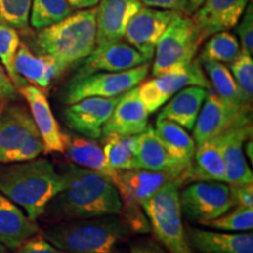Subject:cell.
I'll list each match as a JSON object with an SVG mask.
<instances>
[{
    "label": "cell",
    "instance_id": "6da1fadb",
    "mask_svg": "<svg viewBox=\"0 0 253 253\" xmlns=\"http://www.w3.org/2000/svg\"><path fill=\"white\" fill-rule=\"evenodd\" d=\"M66 185L47 204L45 219L52 224L120 214L122 201L109 179L100 173L68 163L62 169Z\"/></svg>",
    "mask_w": 253,
    "mask_h": 253
},
{
    "label": "cell",
    "instance_id": "7a4b0ae2",
    "mask_svg": "<svg viewBox=\"0 0 253 253\" xmlns=\"http://www.w3.org/2000/svg\"><path fill=\"white\" fill-rule=\"evenodd\" d=\"M65 185V173L58 172L47 158L0 167V192L23 208L33 220L42 216L50 199Z\"/></svg>",
    "mask_w": 253,
    "mask_h": 253
},
{
    "label": "cell",
    "instance_id": "3957f363",
    "mask_svg": "<svg viewBox=\"0 0 253 253\" xmlns=\"http://www.w3.org/2000/svg\"><path fill=\"white\" fill-rule=\"evenodd\" d=\"M65 253H128L131 231L120 214L60 221L41 233Z\"/></svg>",
    "mask_w": 253,
    "mask_h": 253
},
{
    "label": "cell",
    "instance_id": "277c9868",
    "mask_svg": "<svg viewBox=\"0 0 253 253\" xmlns=\"http://www.w3.org/2000/svg\"><path fill=\"white\" fill-rule=\"evenodd\" d=\"M36 45L41 55L54 60L61 75L84 61L96 46V8L81 9L58 24L38 30Z\"/></svg>",
    "mask_w": 253,
    "mask_h": 253
},
{
    "label": "cell",
    "instance_id": "5b68a950",
    "mask_svg": "<svg viewBox=\"0 0 253 253\" xmlns=\"http://www.w3.org/2000/svg\"><path fill=\"white\" fill-rule=\"evenodd\" d=\"M179 183H169L142 203L151 231L168 253H197L183 225Z\"/></svg>",
    "mask_w": 253,
    "mask_h": 253
},
{
    "label": "cell",
    "instance_id": "8992f818",
    "mask_svg": "<svg viewBox=\"0 0 253 253\" xmlns=\"http://www.w3.org/2000/svg\"><path fill=\"white\" fill-rule=\"evenodd\" d=\"M202 41L203 39L194 19L183 13L176 15L155 49L154 77L194 61Z\"/></svg>",
    "mask_w": 253,
    "mask_h": 253
},
{
    "label": "cell",
    "instance_id": "52a82bcc",
    "mask_svg": "<svg viewBox=\"0 0 253 253\" xmlns=\"http://www.w3.org/2000/svg\"><path fill=\"white\" fill-rule=\"evenodd\" d=\"M149 72V62L125 72H99L71 81L65 103L72 104L86 97H115L141 84Z\"/></svg>",
    "mask_w": 253,
    "mask_h": 253
},
{
    "label": "cell",
    "instance_id": "ba28073f",
    "mask_svg": "<svg viewBox=\"0 0 253 253\" xmlns=\"http://www.w3.org/2000/svg\"><path fill=\"white\" fill-rule=\"evenodd\" d=\"M189 86L210 89L211 82L205 77L198 61H191L182 67L173 68L157 75L138 86V96L148 113H155L164 106L176 93Z\"/></svg>",
    "mask_w": 253,
    "mask_h": 253
},
{
    "label": "cell",
    "instance_id": "9c48e42d",
    "mask_svg": "<svg viewBox=\"0 0 253 253\" xmlns=\"http://www.w3.org/2000/svg\"><path fill=\"white\" fill-rule=\"evenodd\" d=\"M182 214L188 220L203 225L233 208L230 188L225 182H192L179 192Z\"/></svg>",
    "mask_w": 253,
    "mask_h": 253
},
{
    "label": "cell",
    "instance_id": "30bf717a",
    "mask_svg": "<svg viewBox=\"0 0 253 253\" xmlns=\"http://www.w3.org/2000/svg\"><path fill=\"white\" fill-rule=\"evenodd\" d=\"M252 123L251 112H239L226 104L211 87L208 89L203 107L194 126L196 145L209 138L216 137L236 126Z\"/></svg>",
    "mask_w": 253,
    "mask_h": 253
},
{
    "label": "cell",
    "instance_id": "8fae6325",
    "mask_svg": "<svg viewBox=\"0 0 253 253\" xmlns=\"http://www.w3.org/2000/svg\"><path fill=\"white\" fill-rule=\"evenodd\" d=\"M149 60L137 49L122 40L96 45L93 52L84 60L72 81L99 72H125L136 68Z\"/></svg>",
    "mask_w": 253,
    "mask_h": 253
},
{
    "label": "cell",
    "instance_id": "7c38bea8",
    "mask_svg": "<svg viewBox=\"0 0 253 253\" xmlns=\"http://www.w3.org/2000/svg\"><path fill=\"white\" fill-rule=\"evenodd\" d=\"M179 12L170 9L142 7L126 25V42L136 48L148 60L153 59L161 37Z\"/></svg>",
    "mask_w": 253,
    "mask_h": 253
},
{
    "label": "cell",
    "instance_id": "4fadbf2b",
    "mask_svg": "<svg viewBox=\"0 0 253 253\" xmlns=\"http://www.w3.org/2000/svg\"><path fill=\"white\" fill-rule=\"evenodd\" d=\"M120 96L86 97L68 104L63 112V119L69 128L77 134L97 140L102 136L104 123L112 115Z\"/></svg>",
    "mask_w": 253,
    "mask_h": 253
},
{
    "label": "cell",
    "instance_id": "5bb4252c",
    "mask_svg": "<svg viewBox=\"0 0 253 253\" xmlns=\"http://www.w3.org/2000/svg\"><path fill=\"white\" fill-rule=\"evenodd\" d=\"M169 183H179L182 185V176L173 172L136 168L119 170L115 186L123 205H142L143 202Z\"/></svg>",
    "mask_w": 253,
    "mask_h": 253
},
{
    "label": "cell",
    "instance_id": "9a60e30c",
    "mask_svg": "<svg viewBox=\"0 0 253 253\" xmlns=\"http://www.w3.org/2000/svg\"><path fill=\"white\" fill-rule=\"evenodd\" d=\"M252 123L236 126L219 135L221 154L225 164V183H253V173L244 155L245 142L252 137Z\"/></svg>",
    "mask_w": 253,
    "mask_h": 253
},
{
    "label": "cell",
    "instance_id": "2e32d148",
    "mask_svg": "<svg viewBox=\"0 0 253 253\" xmlns=\"http://www.w3.org/2000/svg\"><path fill=\"white\" fill-rule=\"evenodd\" d=\"M36 130L33 118L25 107L6 104L0 110V163H12L17 150Z\"/></svg>",
    "mask_w": 253,
    "mask_h": 253
},
{
    "label": "cell",
    "instance_id": "e0dca14e",
    "mask_svg": "<svg viewBox=\"0 0 253 253\" xmlns=\"http://www.w3.org/2000/svg\"><path fill=\"white\" fill-rule=\"evenodd\" d=\"M248 4L249 0H204L192 18L202 39L235 27Z\"/></svg>",
    "mask_w": 253,
    "mask_h": 253
},
{
    "label": "cell",
    "instance_id": "ac0fdd59",
    "mask_svg": "<svg viewBox=\"0 0 253 253\" xmlns=\"http://www.w3.org/2000/svg\"><path fill=\"white\" fill-rule=\"evenodd\" d=\"M149 113L138 96V86L120 96L112 115L104 123L102 135H138L148 128Z\"/></svg>",
    "mask_w": 253,
    "mask_h": 253
},
{
    "label": "cell",
    "instance_id": "d6986e66",
    "mask_svg": "<svg viewBox=\"0 0 253 253\" xmlns=\"http://www.w3.org/2000/svg\"><path fill=\"white\" fill-rule=\"evenodd\" d=\"M142 6L140 0H100L96 8V45L122 40L126 25Z\"/></svg>",
    "mask_w": 253,
    "mask_h": 253
},
{
    "label": "cell",
    "instance_id": "ffe728a7",
    "mask_svg": "<svg viewBox=\"0 0 253 253\" xmlns=\"http://www.w3.org/2000/svg\"><path fill=\"white\" fill-rule=\"evenodd\" d=\"M19 94L23 95L27 101L32 118L45 144V153L63 154L65 145L62 131L53 115L46 95L39 88L31 84L19 88Z\"/></svg>",
    "mask_w": 253,
    "mask_h": 253
},
{
    "label": "cell",
    "instance_id": "44dd1931",
    "mask_svg": "<svg viewBox=\"0 0 253 253\" xmlns=\"http://www.w3.org/2000/svg\"><path fill=\"white\" fill-rule=\"evenodd\" d=\"M62 137L65 145L63 154L69 163L100 173L114 183V185L116 184L119 170L109 166L102 147L96 140L71 132H62Z\"/></svg>",
    "mask_w": 253,
    "mask_h": 253
},
{
    "label": "cell",
    "instance_id": "7402d4cb",
    "mask_svg": "<svg viewBox=\"0 0 253 253\" xmlns=\"http://www.w3.org/2000/svg\"><path fill=\"white\" fill-rule=\"evenodd\" d=\"M192 249L198 253H253V235L186 227Z\"/></svg>",
    "mask_w": 253,
    "mask_h": 253
},
{
    "label": "cell",
    "instance_id": "603a6c76",
    "mask_svg": "<svg viewBox=\"0 0 253 253\" xmlns=\"http://www.w3.org/2000/svg\"><path fill=\"white\" fill-rule=\"evenodd\" d=\"M136 163L141 169L173 172L181 176L189 167L167 149L151 126L137 135Z\"/></svg>",
    "mask_w": 253,
    "mask_h": 253
},
{
    "label": "cell",
    "instance_id": "cb8c5ba5",
    "mask_svg": "<svg viewBox=\"0 0 253 253\" xmlns=\"http://www.w3.org/2000/svg\"><path fill=\"white\" fill-rule=\"evenodd\" d=\"M225 182V164L219 135L196 145L191 163L182 175V182Z\"/></svg>",
    "mask_w": 253,
    "mask_h": 253
},
{
    "label": "cell",
    "instance_id": "d4e9b609",
    "mask_svg": "<svg viewBox=\"0 0 253 253\" xmlns=\"http://www.w3.org/2000/svg\"><path fill=\"white\" fill-rule=\"evenodd\" d=\"M39 232L37 221L0 192V244L14 250Z\"/></svg>",
    "mask_w": 253,
    "mask_h": 253
},
{
    "label": "cell",
    "instance_id": "484cf974",
    "mask_svg": "<svg viewBox=\"0 0 253 253\" xmlns=\"http://www.w3.org/2000/svg\"><path fill=\"white\" fill-rule=\"evenodd\" d=\"M207 94L208 89L202 87L183 88L166 103L157 118L175 122L185 130H192Z\"/></svg>",
    "mask_w": 253,
    "mask_h": 253
},
{
    "label": "cell",
    "instance_id": "4316f807",
    "mask_svg": "<svg viewBox=\"0 0 253 253\" xmlns=\"http://www.w3.org/2000/svg\"><path fill=\"white\" fill-rule=\"evenodd\" d=\"M14 69L24 80L40 88H48L53 79L60 77L54 60L47 55H36L20 43L14 59Z\"/></svg>",
    "mask_w": 253,
    "mask_h": 253
},
{
    "label": "cell",
    "instance_id": "83f0119b",
    "mask_svg": "<svg viewBox=\"0 0 253 253\" xmlns=\"http://www.w3.org/2000/svg\"><path fill=\"white\" fill-rule=\"evenodd\" d=\"M203 65L216 94L230 107L239 112H251V102L242 93L232 74L224 63L205 61Z\"/></svg>",
    "mask_w": 253,
    "mask_h": 253
},
{
    "label": "cell",
    "instance_id": "f1b7e54d",
    "mask_svg": "<svg viewBox=\"0 0 253 253\" xmlns=\"http://www.w3.org/2000/svg\"><path fill=\"white\" fill-rule=\"evenodd\" d=\"M154 130L173 156L190 166L196 150V142L183 126L169 120L157 118Z\"/></svg>",
    "mask_w": 253,
    "mask_h": 253
},
{
    "label": "cell",
    "instance_id": "f546056e",
    "mask_svg": "<svg viewBox=\"0 0 253 253\" xmlns=\"http://www.w3.org/2000/svg\"><path fill=\"white\" fill-rule=\"evenodd\" d=\"M102 149L109 166L115 170H130L137 168L136 149L137 135H103Z\"/></svg>",
    "mask_w": 253,
    "mask_h": 253
},
{
    "label": "cell",
    "instance_id": "4dcf8cb0",
    "mask_svg": "<svg viewBox=\"0 0 253 253\" xmlns=\"http://www.w3.org/2000/svg\"><path fill=\"white\" fill-rule=\"evenodd\" d=\"M67 0H32L30 23L36 30L58 24L73 13Z\"/></svg>",
    "mask_w": 253,
    "mask_h": 253
},
{
    "label": "cell",
    "instance_id": "1f68e13d",
    "mask_svg": "<svg viewBox=\"0 0 253 253\" xmlns=\"http://www.w3.org/2000/svg\"><path fill=\"white\" fill-rule=\"evenodd\" d=\"M240 49L237 38L230 32L223 31L211 36L210 39L205 43L203 50L197 61L199 63L205 61H214L220 63H231L235 61Z\"/></svg>",
    "mask_w": 253,
    "mask_h": 253
},
{
    "label": "cell",
    "instance_id": "d6a6232c",
    "mask_svg": "<svg viewBox=\"0 0 253 253\" xmlns=\"http://www.w3.org/2000/svg\"><path fill=\"white\" fill-rule=\"evenodd\" d=\"M19 45L20 37L18 31L7 25L0 24V62L18 89L28 84V82L18 75L14 69V59Z\"/></svg>",
    "mask_w": 253,
    "mask_h": 253
},
{
    "label": "cell",
    "instance_id": "836d02e7",
    "mask_svg": "<svg viewBox=\"0 0 253 253\" xmlns=\"http://www.w3.org/2000/svg\"><path fill=\"white\" fill-rule=\"evenodd\" d=\"M221 216L203 224L217 231L225 232H250L253 229V208L235 207Z\"/></svg>",
    "mask_w": 253,
    "mask_h": 253
},
{
    "label": "cell",
    "instance_id": "e575fe53",
    "mask_svg": "<svg viewBox=\"0 0 253 253\" xmlns=\"http://www.w3.org/2000/svg\"><path fill=\"white\" fill-rule=\"evenodd\" d=\"M32 0H0V24L25 31L30 24Z\"/></svg>",
    "mask_w": 253,
    "mask_h": 253
},
{
    "label": "cell",
    "instance_id": "d590c367",
    "mask_svg": "<svg viewBox=\"0 0 253 253\" xmlns=\"http://www.w3.org/2000/svg\"><path fill=\"white\" fill-rule=\"evenodd\" d=\"M231 74L238 84V87L250 102H252L253 95V60L252 55L240 52L235 61L231 62Z\"/></svg>",
    "mask_w": 253,
    "mask_h": 253
},
{
    "label": "cell",
    "instance_id": "8d00e7d4",
    "mask_svg": "<svg viewBox=\"0 0 253 253\" xmlns=\"http://www.w3.org/2000/svg\"><path fill=\"white\" fill-rule=\"evenodd\" d=\"M120 216L132 235H144L151 231L149 219L142 205H123Z\"/></svg>",
    "mask_w": 253,
    "mask_h": 253
},
{
    "label": "cell",
    "instance_id": "74e56055",
    "mask_svg": "<svg viewBox=\"0 0 253 253\" xmlns=\"http://www.w3.org/2000/svg\"><path fill=\"white\" fill-rule=\"evenodd\" d=\"M45 153V144H43L42 138L39 131L36 130L28 136L21 147L14 154L12 163L17 162H26V161L38 158L41 154Z\"/></svg>",
    "mask_w": 253,
    "mask_h": 253
},
{
    "label": "cell",
    "instance_id": "f35d334b",
    "mask_svg": "<svg viewBox=\"0 0 253 253\" xmlns=\"http://www.w3.org/2000/svg\"><path fill=\"white\" fill-rule=\"evenodd\" d=\"M237 34H238L240 43H242L243 52L252 55L253 53V8L252 2L246 6L244 15H243L240 23L236 25Z\"/></svg>",
    "mask_w": 253,
    "mask_h": 253
},
{
    "label": "cell",
    "instance_id": "ab89813d",
    "mask_svg": "<svg viewBox=\"0 0 253 253\" xmlns=\"http://www.w3.org/2000/svg\"><path fill=\"white\" fill-rule=\"evenodd\" d=\"M12 253H65L61 250L55 248L42 235H34L31 238L25 240L21 245L13 250Z\"/></svg>",
    "mask_w": 253,
    "mask_h": 253
},
{
    "label": "cell",
    "instance_id": "60d3db41",
    "mask_svg": "<svg viewBox=\"0 0 253 253\" xmlns=\"http://www.w3.org/2000/svg\"><path fill=\"white\" fill-rule=\"evenodd\" d=\"M229 188L233 208H253V183L229 184Z\"/></svg>",
    "mask_w": 253,
    "mask_h": 253
},
{
    "label": "cell",
    "instance_id": "b9f144b4",
    "mask_svg": "<svg viewBox=\"0 0 253 253\" xmlns=\"http://www.w3.org/2000/svg\"><path fill=\"white\" fill-rule=\"evenodd\" d=\"M19 90L5 72L4 66L0 62V110L6 104L18 100Z\"/></svg>",
    "mask_w": 253,
    "mask_h": 253
},
{
    "label": "cell",
    "instance_id": "7bdbcfd3",
    "mask_svg": "<svg viewBox=\"0 0 253 253\" xmlns=\"http://www.w3.org/2000/svg\"><path fill=\"white\" fill-rule=\"evenodd\" d=\"M140 1L147 7L170 9L183 14H189L188 0H140Z\"/></svg>",
    "mask_w": 253,
    "mask_h": 253
},
{
    "label": "cell",
    "instance_id": "ee69618b",
    "mask_svg": "<svg viewBox=\"0 0 253 253\" xmlns=\"http://www.w3.org/2000/svg\"><path fill=\"white\" fill-rule=\"evenodd\" d=\"M128 253H168V251L153 239L137 238L129 242Z\"/></svg>",
    "mask_w": 253,
    "mask_h": 253
},
{
    "label": "cell",
    "instance_id": "f6af8a7d",
    "mask_svg": "<svg viewBox=\"0 0 253 253\" xmlns=\"http://www.w3.org/2000/svg\"><path fill=\"white\" fill-rule=\"evenodd\" d=\"M74 9H86L95 7L100 0H67Z\"/></svg>",
    "mask_w": 253,
    "mask_h": 253
},
{
    "label": "cell",
    "instance_id": "bcb514c9",
    "mask_svg": "<svg viewBox=\"0 0 253 253\" xmlns=\"http://www.w3.org/2000/svg\"><path fill=\"white\" fill-rule=\"evenodd\" d=\"M204 0H188V12L189 14L195 13L197 9L203 5Z\"/></svg>",
    "mask_w": 253,
    "mask_h": 253
},
{
    "label": "cell",
    "instance_id": "7dc6e473",
    "mask_svg": "<svg viewBox=\"0 0 253 253\" xmlns=\"http://www.w3.org/2000/svg\"><path fill=\"white\" fill-rule=\"evenodd\" d=\"M245 144H246L245 151H246V154H248L250 161H251V162H252V161H253V154H252V147H253V144H252V140H251V138L246 141Z\"/></svg>",
    "mask_w": 253,
    "mask_h": 253
},
{
    "label": "cell",
    "instance_id": "c3c4849f",
    "mask_svg": "<svg viewBox=\"0 0 253 253\" xmlns=\"http://www.w3.org/2000/svg\"><path fill=\"white\" fill-rule=\"evenodd\" d=\"M0 253H8L7 249H6L5 246L1 245V244H0Z\"/></svg>",
    "mask_w": 253,
    "mask_h": 253
}]
</instances>
